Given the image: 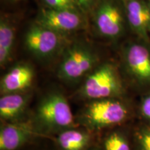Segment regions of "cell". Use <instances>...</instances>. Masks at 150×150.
<instances>
[{
  "label": "cell",
  "instance_id": "1",
  "mask_svg": "<svg viewBox=\"0 0 150 150\" xmlns=\"http://www.w3.org/2000/svg\"><path fill=\"white\" fill-rule=\"evenodd\" d=\"M35 129L44 133L61 132L75 127L74 116L65 97L59 92L48 94L38 106Z\"/></svg>",
  "mask_w": 150,
  "mask_h": 150
},
{
  "label": "cell",
  "instance_id": "2",
  "mask_svg": "<svg viewBox=\"0 0 150 150\" xmlns=\"http://www.w3.org/2000/svg\"><path fill=\"white\" fill-rule=\"evenodd\" d=\"M131 117L128 105L120 98L93 100L81 115L82 122L91 129H104L121 125Z\"/></svg>",
  "mask_w": 150,
  "mask_h": 150
},
{
  "label": "cell",
  "instance_id": "3",
  "mask_svg": "<svg viewBox=\"0 0 150 150\" xmlns=\"http://www.w3.org/2000/svg\"><path fill=\"white\" fill-rule=\"evenodd\" d=\"M123 84L115 66L104 63L88 75L80 90V95L91 100L120 98L124 95Z\"/></svg>",
  "mask_w": 150,
  "mask_h": 150
},
{
  "label": "cell",
  "instance_id": "4",
  "mask_svg": "<svg viewBox=\"0 0 150 150\" xmlns=\"http://www.w3.org/2000/svg\"><path fill=\"white\" fill-rule=\"evenodd\" d=\"M97 60L96 54L91 49L76 43L67 49L59 65L58 76L65 81H76L93 70Z\"/></svg>",
  "mask_w": 150,
  "mask_h": 150
},
{
  "label": "cell",
  "instance_id": "5",
  "mask_svg": "<svg viewBox=\"0 0 150 150\" xmlns=\"http://www.w3.org/2000/svg\"><path fill=\"white\" fill-rule=\"evenodd\" d=\"M63 44V34L35 23L24 37L27 50L39 59H48L59 52Z\"/></svg>",
  "mask_w": 150,
  "mask_h": 150
},
{
  "label": "cell",
  "instance_id": "6",
  "mask_svg": "<svg viewBox=\"0 0 150 150\" xmlns=\"http://www.w3.org/2000/svg\"><path fill=\"white\" fill-rule=\"evenodd\" d=\"M124 63L132 80L142 87H150V51L145 45H129L124 52Z\"/></svg>",
  "mask_w": 150,
  "mask_h": 150
},
{
  "label": "cell",
  "instance_id": "7",
  "mask_svg": "<svg viewBox=\"0 0 150 150\" xmlns=\"http://www.w3.org/2000/svg\"><path fill=\"white\" fill-rule=\"evenodd\" d=\"M35 23L63 34L80 29L83 20L77 9L47 7L40 11Z\"/></svg>",
  "mask_w": 150,
  "mask_h": 150
},
{
  "label": "cell",
  "instance_id": "8",
  "mask_svg": "<svg viewBox=\"0 0 150 150\" xmlns=\"http://www.w3.org/2000/svg\"><path fill=\"white\" fill-rule=\"evenodd\" d=\"M94 21L97 31L103 36L115 39L122 33V13L119 6L112 0L101 1L95 12Z\"/></svg>",
  "mask_w": 150,
  "mask_h": 150
},
{
  "label": "cell",
  "instance_id": "9",
  "mask_svg": "<svg viewBox=\"0 0 150 150\" xmlns=\"http://www.w3.org/2000/svg\"><path fill=\"white\" fill-rule=\"evenodd\" d=\"M127 21L135 33L149 41L150 7L142 0H122Z\"/></svg>",
  "mask_w": 150,
  "mask_h": 150
},
{
  "label": "cell",
  "instance_id": "10",
  "mask_svg": "<svg viewBox=\"0 0 150 150\" xmlns=\"http://www.w3.org/2000/svg\"><path fill=\"white\" fill-rule=\"evenodd\" d=\"M34 71L31 65L20 63L15 65L1 79V94L22 93L33 83Z\"/></svg>",
  "mask_w": 150,
  "mask_h": 150
},
{
  "label": "cell",
  "instance_id": "11",
  "mask_svg": "<svg viewBox=\"0 0 150 150\" xmlns=\"http://www.w3.org/2000/svg\"><path fill=\"white\" fill-rule=\"evenodd\" d=\"M35 127L23 122L8 123L0 129V150H16L36 134Z\"/></svg>",
  "mask_w": 150,
  "mask_h": 150
},
{
  "label": "cell",
  "instance_id": "12",
  "mask_svg": "<svg viewBox=\"0 0 150 150\" xmlns=\"http://www.w3.org/2000/svg\"><path fill=\"white\" fill-rule=\"evenodd\" d=\"M29 94L22 93L2 95L0 99V117L5 121H16L23 115L30 101Z\"/></svg>",
  "mask_w": 150,
  "mask_h": 150
},
{
  "label": "cell",
  "instance_id": "13",
  "mask_svg": "<svg viewBox=\"0 0 150 150\" xmlns=\"http://www.w3.org/2000/svg\"><path fill=\"white\" fill-rule=\"evenodd\" d=\"M91 142V136L87 132L68 129L59 133L56 142L62 150H85Z\"/></svg>",
  "mask_w": 150,
  "mask_h": 150
},
{
  "label": "cell",
  "instance_id": "14",
  "mask_svg": "<svg viewBox=\"0 0 150 150\" xmlns=\"http://www.w3.org/2000/svg\"><path fill=\"white\" fill-rule=\"evenodd\" d=\"M15 40L13 26L1 18L0 22V65L2 67L10 61Z\"/></svg>",
  "mask_w": 150,
  "mask_h": 150
},
{
  "label": "cell",
  "instance_id": "15",
  "mask_svg": "<svg viewBox=\"0 0 150 150\" xmlns=\"http://www.w3.org/2000/svg\"><path fill=\"white\" fill-rule=\"evenodd\" d=\"M104 150H132L128 138L121 132H112L105 138Z\"/></svg>",
  "mask_w": 150,
  "mask_h": 150
},
{
  "label": "cell",
  "instance_id": "16",
  "mask_svg": "<svg viewBox=\"0 0 150 150\" xmlns=\"http://www.w3.org/2000/svg\"><path fill=\"white\" fill-rule=\"evenodd\" d=\"M134 142L136 150H150V124L143 122L136 127Z\"/></svg>",
  "mask_w": 150,
  "mask_h": 150
},
{
  "label": "cell",
  "instance_id": "17",
  "mask_svg": "<svg viewBox=\"0 0 150 150\" xmlns=\"http://www.w3.org/2000/svg\"><path fill=\"white\" fill-rule=\"evenodd\" d=\"M138 112L143 122L150 124V93L146 94L140 99Z\"/></svg>",
  "mask_w": 150,
  "mask_h": 150
},
{
  "label": "cell",
  "instance_id": "18",
  "mask_svg": "<svg viewBox=\"0 0 150 150\" xmlns=\"http://www.w3.org/2000/svg\"><path fill=\"white\" fill-rule=\"evenodd\" d=\"M48 8L54 9H78L75 0H42Z\"/></svg>",
  "mask_w": 150,
  "mask_h": 150
},
{
  "label": "cell",
  "instance_id": "19",
  "mask_svg": "<svg viewBox=\"0 0 150 150\" xmlns=\"http://www.w3.org/2000/svg\"><path fill=\"white\" fill-rule=\"evenodd\" d=\"M78 8L83 12H88L95 5L96 0H75Z\"/></svg>",
  "mask_w": 150,
  "mask_h": 150
},
{
  "label": "cell",
  "instance_id": "20",
  "mask_svg": "<svg viewBox=\"0 0 150 150\" xmlns=\"http://www.w3.org/2000/svg\"><path fill=\"white\" fill-rule=\"evenodd\" d=\"M93 150H99V149H93Z\"/></svg>",
  "mask_w": 150,
  "mask_h": 150
},
{
  "label": "cell",
  "instance_id": "21",
  "mask_svg": "<svg viewBox=\"0 0 150 150\" xmlns=\"http://www.w3.org/2000/svg\"><path fill=\"white\" fill-rule=\"evenodd\" d=\"M149 7H150V4H149Z\"/></svg>",
  "mask_w": 150,
  "mask_h": 150
},
{
  "label": "cell",
  "instance_id": "22",
  "mask_svg": "<svg viewBox=\"0 0 150 150\" xmlns=\"http://www.w3.org/2000/svg\"><path fill=\"white\" fill-rule=\"evenodd\" d=\"M14 1H16V0H14Z\"/></svg>",
  "mask_w": 150,
  "mask_h": 150
}]
</instances>
